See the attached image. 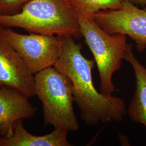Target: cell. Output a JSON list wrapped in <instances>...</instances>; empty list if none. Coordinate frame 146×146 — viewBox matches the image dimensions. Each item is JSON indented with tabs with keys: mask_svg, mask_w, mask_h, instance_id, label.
Returning a JSON list of instances; mask_svg holds the SVG:
<instances>
[{
	"mask_svg": "<svg viewBox=\"0 0 146 146\" xmlns=\"http://www.w3.org/2000/svg\"><path fill=\"white\" fill-rule=\"evenodd\" d=\"M82 36L94 56L100 79V92L112 95L116 91L113 76L121 67L127 50V36L110 35L92 17L76 14Z\"/></svg>",
	"mask_w": 146,
	"mask_h": 146,
	"instance_id": "4",
	"label": "cell"
},
{
	"mask_svg": "<svg viewBox=\"0 0 146 146\" xmlns=\"http://www.w3.org/2000/svg\"><path fill=\"white\" fill-rule=\"evenodd\" d=\"M29 97L17 90L2 86L0 88V136L11 135L17 121L30 119L36 111Z\"/></svg>",
	"mask_w": 146,
	"mask_h": 146,
	"instance_id": "8",
	"label": "cell"
},
{
	"mask_svg": "<svg viewBox=\"0 0 146 146\" xmlns=\"http://www.w3.org/2000/svg\"><path fill=\"white\" fill-rule=\"evenodd\" d=\"M58 36L61 50L54 67L73 84L74 101L81 110V119L88 125L122 121L127 113L125 102L112 95L101 93L94 86L92 70L95 61L84 56L82 45L75 42L73 37Z\"/></svg>",
	"mask_w": 146,
	"mask_h": 146,
	"instance_id": "1",
	"label": "cell"
},
{
	"mask_svg": "<svg viewBox=\"0 0 146 146\" xmlns=\"http://www.w3.org/2000/svg\"><path fill=\"white\" fill-rule=\"evenodd\" d=\"M68 132L62 128H55L46 135H35L25 128L23 120H19L15 123L11 136H0V146H70L67 139Z\"/></svg>",
	"mask_w": 146,
	"mask_h": 146,
	"instance_id": "9",
	"label": "cell"
},
{
	"mask_svg": "<svg viewBox=\"0 0 146 146\" xmlns=\"http://www.w3.org/2000/svg\"><path fill=\"white\" fill-rule=\"evenodd\" d=\"M128 1L134 4L146 5V0H128Z\"/></svg>",
	"mask_w": 146,
	"mask_h": 146,
	"instance_id": "13",
	"label": "cell"
},
{
	"mask_svg": "<svg viewBox=\"0 0 146 146\" xmlns=\"http://www.w3.org/2000/svg\"><path fill=\"white\" fill-rule=\"evenodd\" d=\"M110 35L120 34L135 42L139 52L146 49V9H141L128 0L117 10L100 11L92 17Z\"/></svg>",
	"mask_w": 146,
	"mask_h": 146,
	"instance_id": "6",
	"label": "cell"
},
{
	"mask_svg": "<svg viewBox=\"0 0 146 146\" xmlns=\"http://www.w3.org/2000/svg\"><path fill=\"white\" fill-rule=\"evenodd\" d=\"M35 96L41 101L44 123L75 131L79 125L73 108V84L54 66L34 75Z\"/></svg>",
	"mask_w": 146,
	"mask_h": 146,
	"instance_id": "3",
	"label": "cell"
},
{
	"mask_svg": "<svg viewBox=\"0 0 146 146\" xmlns=\"http://www.w3.org/2000/svg\"><path fill=\"white\" fill-rule=\"evenodd\" d=\"M0 84L15 89L29 98L35 96V78L8 41L0 25Z\"/></svg>",
	"mask_w": 146,
	"mask_h": 146,
	"instance_id": "7",
	"label": "cell"
},
{
	"mask_svg": "<svg viewBox=\"0 0 146 146\" xmlns=\"http://www.w3.org/2000/svg\"><path fill=\"white\" fill-rule=\"evenodd\" d=\"M132 49V44L128 43L125 60L133 68L136 86L127 110L131 120L136 123L143 125L146 128V68L136 58Z\"/></svg>",
	"mask_w": 146,
	"mask_h": 146,
	"instance_id": "10",
	"label": "cell"
},
{
	"mask_svg": "<svg viewBox=\"0 0 146 146\" xmlns=\"http://www.w3.org/2000/svg\"><path fill=\"white\" fill-rule=\"evenodd\" d=\"M30 0H0V15H11L19 12Z\"/></svg>",
	"mask_w": 146,
	"mask_h": 146,
	"instance_id": "12",
	"label": "cell"
},
{
	"mask_svg": "<svg viewBox=\"0 0 146 146\" xmlns=\"http://www.w3.org/2000/svg\"><path fill=\"white\" fill-rule=\"evenodd\" d=\"M0 25L43 35L82 36L76 14L67 0H30L17 13L0 15Z\"/></svg>",
	"mask_w": 146,
	"mask_h": 146,
	"instance_id": "2",
	"label": "cell"
},
{
	"mask_svg": "<svg viewBox=\"0 0 146 146\" xmlns=\"http://www.w3.org/2000/svg\"><path fill=\"white\" fill-rule=\"evenodd\" d=\"M5 33L8 41L33 75L53 67L60 55L61 43L58 36L35 33L23 34L10 28H5Z\"/></svg>",
	"mask_w": 146,
	"mask_h": 146,
	"instance_id": "5",
	"label": "cell"
},
{
	"mask_svg": "<svg viewBox=\"0 0 146 146\" xmlns=\"http://www.w3.org/2000/svg\"><path fill=\"white\" fill-rule=\"evenodd\" d=\"M127 0H67L76 14L92 17L100 11L117 10Z\"/></svg>",
	"mask_w": 146,
	"mask_h": 146,
	"instance_id": "11",
	"label": "cell"
},
{
	"mask_svg": "<svg viewBox=\"0 0 146 146\" xmlns=\"http://www.w3.org/2000/svg\"><path fill=\"white\" fill-rule=\"evenodd\" d=\"M2 86H2L1 84H0V88H1Z\"/></svg>",
	"mask_w": 146,
	"mask_h": 146,
	"instance_id": "14",
	"label": "cell"
}]
</instances>
